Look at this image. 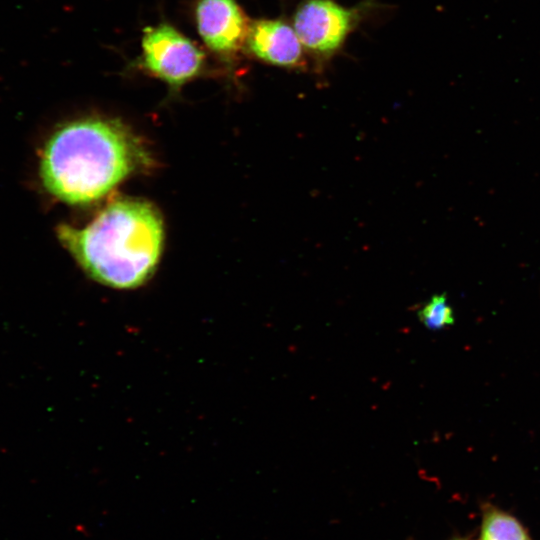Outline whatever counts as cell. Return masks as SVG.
Listing matches in <instances>:
<instances>
[{"label": "cell", "mask_w": 540, "mask_h": 540, "mask_svg": "<svg viewBox=\"0 0 540 540\" xmlns=\"http://www.w3.org/2000/svg\"><path fill=\"white\" fill-rule=\"evenodd\" d=\"M149 162L144 145L120 121L86 118L67 123L48 139L40 176L53 196L82 205L101 199Z\"/></svg>", "instance_id": "6da1fadb"}, {"label": "cell", "mask_w": 540, "mask_h": 540, "mask_svg": "<svg viewBox=\"0 0 540 540\" xmlns=\"http://www.w3.org/2000/svg\"><path fill=\"white\" fill-rule=\"evenodd\" d=\"M363 8L345 7L335 0H304L294 13L292 26L305 50L329 58L343 46Z\"/></svg>", "instance_id": "277c9868"}, {"label": "cell", "mask_w": 540, "mask_h": 540, "mask_svg": "<svg viewBox=\"0 0 540 540\" xmlns=\"http://www.w3.org/2000/svg\"><path fill=\"white\" fill-rule=\"evenodd\" d=\"M419 321L428 329L440 330L454 324L455 317L452 307L444 294L433 295L417 311Z\"/></svg>", "instance_id": "ba28073f"}, {"label": "cell", "mask_w": 540, "mask_h": 540, "mask_svg": "<svg viewBox=\"0 0 540 540\" xmlns=\"http://www.w3.org/2000/svg\"><path fill=\"white\" fill-rule=\"evenodd\" d=\"M61 243L93 280L117 289L143 285L154 273L163 247V221L149 202L132 198L109 203L87 226L57 228Z\"/></svg>", "instance_id": "7a4b0ae2"}, {"label": "cell", "mask_w": 540, "mask_h": 540, "mask_svg": "<svg viewBox=\"0 0 540 540\" xmlns=\"http://www.w3.org/2000/svg\"><path fill=\"white\" fill-rule=\"evenodd\" d=\"M245 50L266 64L290 69L305 66V49L293 26L283 19L251 21Z\"/></svg>", "instance_id": "8992f818"}, {"label": "cell", "mask_w": 540, "mask_h": 540, "mask_svg": "<svg viewBox=\"0 0 540 540\" xmlns=\"http://www.w3.org/2000/svg\"><path fill=\"white\" fill-rule=\"evenodd\" d=\"M193 16L205 47L224 64H233L245 42L250 20L237 0H195Z\"/></svg>", "instance_id": "5b68a950"}, {"label": "cell", "mask_w": 540, "mask_h": 540, "mask_svg": "<svg viewBox=\"0 0 540 540\" xmlns=\"http://www.w3.org/2000/svg\"><path fill=\"white\" fill-rule=\"evenodd\" d=\"M449 540H472V539L467 536H455V537L450 538Z\"/></svg>", "instance_id": "9c48e42d"}, {"label": "cell", "mask_w": 540, "mask_h": 540, "mask_svg": "<svg viewBox=\"0 0 540 540\" xmlns=\"http://www.w3.org/2000/svg\"><path fill=\"white\" fill-rule=\"evenodd\" d=\"M135 65L178 91L205 73L207 57L197 43L176 27L161 22L143 29L141 52Z\"/></svg>", "instance_id": "3957f363"}, {"label": "cell", "mask_w": 540, "mask_h": 540, "mask_svg": "<svg viewBox=\"0 0 540 540\" xmlns=\"http://www.w3.org/2000/svg\"><path fill=\"white\" fill-rule=\"evenodd\" d=\"M476 540H534L524 524L499 506L481 504V522Z\"/></svg>", "instance_id": "52a82bcc"}]
</instances>
